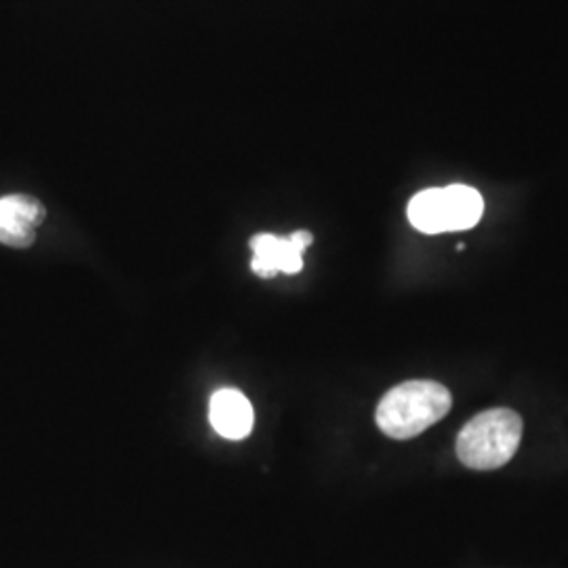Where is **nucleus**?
Returning a JSON list of instances; mask_svg holds the SVG:
<instances>
[{"instance_id":"obj_1","label":"nucleus","mask_w":568,"mask_h":568,"mask_svg":"<svg viewBox=\"0 0 568 568\" xmlns=\"http://www.w3.org/2000/svg\"><path fill=\"white\" fill-rule=\"evenodd\" d=\"M450 406L453 396L443 384L429 379L406 382L382 398L377 426L394 440H408L445 419Z\"/></svg>"},{"instance_id":"obj_2","label":"nucleus","mask_w":568,"mask_h":568,"mask_svg":"<svg viewBox=\"0 0 568 568\" xmlns=\"http://www.w3.org/2000/svg\"><path fill=\"white\" fill-rule=\"evenodd\" d=\"M523 440V419L511 408H488L469 419L457 436V457L464 466L490 471L506 466Z\"/></svg>"},{"instance_id":"obj_3","label":"nucleus","mask_w":568,"mask_h":568,"mask_svg":"<svg viewBox=\"0 0 568 568\" xmlns=\"http://www.w3.org/2000/svg\"><path fill=\"white\" fill-rule=\"evenodd\" d=\"M408 222L424 234L464 232L480 222L485 213L483 194L464 183L427 187L408 203Z\"/></svg>"},{"instance_id":"obj_4","label":"nucleus","mask_w":568,"mask_h":568,"mask_svg":"<svg viewBox=\"0 0 568 568\" xmlns=\"http://www.w3.org/2000/svg\"><path fill=\"white\" fill-rule=\"evenodd\" d=\"M314 243V236L305 230L293 232L291 236L257 234L251 239L253 262L251 267L257 276L272 278L276 274H300L304 267V251Z\"/></svg>"},{"instance_id":"obj_5","label":"nucleus","mask_w":568,"mask_h":568,"mask_svg":"<svg viewBox=\"0 0 568 568\" xmlns=\"http://www.w3.org/2000/svg\"><path fill=\"white\" fill-rule=\"evenodd\" d=\"M44 206L28 194L0 199V243L28 248L37 241V227L44 222Z\"/></svg>"},{"instance_id":"obj_6","label":"nucleus","mask_w":568,"mask_h":568,"mask_svg":"<svg viewBox=\"0 0 568 568\" xmlns=\"http://www.w3.org/2000/svg\"><path fill=\"white\" fill-rule=\"evenodd\" d=\"M209 419L213 429L227 440H243L253 429V406L243 392L234 387L217 389L209 403Z\"/></svg>"}]
</instances>
